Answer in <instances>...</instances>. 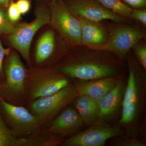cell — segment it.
<instances>
[{"mask_svg":"<svg viewBox=\"0 0 146 146\" xmlns=\"http://www.w3.org/2000/svg\"><path fill=\"white\" fill-rule=\"evenodd\" d=\"M36 4L34 20L30 23H22L15 26L8 39L11 46L28 63H30V49L33 39L39 29L49 24L50 18L48 6L40 3H36Z\"/></svg>","mask_w":146,"mask_h":146,"instance_id":"6da1fadb","label":"cell"},{"mask_svg":"<svg viewBox=\"0 0 146 146\" xmlns=\"http://www.w3.org/2000/svg\"><path fill=\"white\" fill-rule=\"evenodd\" d=\"M78 96L75 86L69 84L54 94L36 99L31 108L39 121L48 119L71 104Z\"/></svg>","mask_w":146,"mask_h":146,"instance_id":"7a4b0ae2","label":"cell"},{"mask_svg":"<svg viewBox=\"0 0 146 146\" xmlns=\"http://www.w3.org/2000/svg\"><path fill=\"white\" fill-rule=\"evenodd\" d=\"M48 5L50 13L49 24L65 39L74 44H81L80 22L67 9L63 1L59 0Z\"/></svg>","mask_w":146,"mask_h":146,"instance_id":"3957f363","label":"cell"},{"mask_svg":"<svg viewBox=\"0 0 146 146\" xmlns=\"http://www.w3.org/2000/svg\"><path fill=\"white\" fill-rule=\"evenodd\" d=\"M63 1L67 9L78 18L97 23L104 20L116 22L123 21L117 13L106 8L96 0H65Z\"/></svg>","mask_w":146,"mask_h":146,"instance_id":"277c9868","label":"cell"},{"mask_svg":"<svg viewBox=\"0 0 146 146\" xmlns=\"http://www.w3.org/2000/svg\"><path fill=\"white\" fill-rule=\"evenodd\" d=\"M5 72V80L1 84L4 94L13 98L23 96L25 93L26 71L16 53L13 52L8 55Z\"/></svg>","mask_w":146,"mask_h":146,"instance_id":"5b68a950","label":"cell"},{"mask_svg":"<svg viewBox=\"0 0 146 146\" xmlns=\"http://www.w3.org/2000/svg\"><path fill=\"white\" fill-rule=\"evenodd\" d=\"M121 133L119 127L106 125H94L77 133L65 141L69 146H102L107 140Z\"/></svg>","mask_w":146,"mask_h":146,"instance_id":"8992f818","label":"cell"},{"mask_svg":"<svg viewBox=\"0 0 146 146\" xmlns=\"http://www.w3.org/2000/svg\"><path fill=\"white\" fill-rule=\"evenodd\" d=\"M60 72L71 77L89 80L108 77L114 75L116 69L111 65L92 61L72 63L60 69Z\"/></svg>","mask_w":146,"mask_h":146,"instance_id":"52a82bcc","label":"cell"},{"mask_svg":"<svg viewBox=\"0 0 146 146\" xmlns=\"http://www.w3.org/2000/svg\"><path fill=\"white\" fill-rule=\"evenodd\" d=\"M0 103L9 121L16 132L28 134L39 127V119L25 108L10 104L1 96H0Z\"/></svg>","mask_w":146,"mask_h":146,"instance_id":"ba28073f","label":"cell"},{"mask_svg":"<svg viewBox=\"0 0 146 146\" xmlns=\"http://www.w3.org/2000/svg\"><path fill=\"white\" fill-rule=\"evenodd\" d=\"M144 36L143 33L135 28L121 27L110 35L106 48L119 55H125Z\"/></svg>","mask_w":146,"mask_h":146,"instance_id":"9c48e42d","label":"cell"},{"mask_svg":"<svg viewBox=\"0 0 146 146\" xmlns=\"http://www.w3.org/2000/svg\"><path fill=\"white\" fill-rule=\"evenodd\" d=\"M70 84L68 79L62 76L45 73L35 78L32 82L30 94L33 100L50 96Z\"/></svg>","mask_w":146,"mask_h":146,"instance_id":"30bf717a","label":"cell"},{"mask_svg":"<svg viewBox=\"0 0 146 146\" xmlns=\"http://www.w3.org/2000/svg\"><path fill=\"white\" fill-rule=\"evenodd\" d=\"M84 123L76 109L69 107L64 110L54 121L50 130L61 136H68L81 130Z\"/></svg>","mask_w":146,"mask_h":146,"instance_id":"8fae6325","label":"cell"},{"mask_svg":"<svg viewBox=\"0 0 146 146\" xmlns=\"http://www.w3.org/2000/svg\"><path fill=\"white\" fill-rule=\"evenodd\" d=\"M119 81L116 77H108L79 82L75 86L78 95H85L99 100L115 87Z\"/></svg>","mask_w":146,"mask_h":146,"instance_id":"7c38bea8","label":"cell"},{"mask_svg":"<svg viewBox=\"0 0 146 146\" xmlns=\"http://www.w3.org/2000/svg\"><path fill=\"white\" fill-rule=\"evenodd\" d=\"M136 80L132 70L129 72L128 81L122 102V115L120 122L130 123L136 115L138 103Z\"/></svg>","mask_w":146,"mask_h":146,"instance_id":"4fadbf2b","label":"cell"},{"mask_svg":"<svg viewBox=\"0 0 146 146\" xmlns=\"http://www.w3.org/2000/svg\"><path fill=\"white\" fill-rule=\"evenodd\" d=\"M81 28V42L82 44L96 47L103 44L106 35L104 31L97 23L78 18Z\"/></svg>","mask_w":146,"mask_h":146,"instance_id":"5bb4252c","label":"cell"},{"mask_svg":"<svg viewBox=\"0 0 146 146\" xmlns=\"http://www.w3.org/2000/svg\"><path fill=\"white\" fill-rule=\"evenodd\" d=\"M76 109L87 125L92 124L98 117V100L85 95H78L76 99Z\"/></svg>","mask_w":146,"mask_h":146,"instance_id":"9a60e30c","label":"cell"},{"mask_svg":"<svg viewBox=\"0 0 146 146\" xmlns=\"http://www.w3.org/2000/svg\"><path fill=\"white\" fill-rule=\"evenodd\" d=\"M121 82L118 81L116 86L111 91L98 100V117L103 118L113 114L118 107L122 91Z\"/></svg>","mask_w":146,"mask_h":146,"instance_id":"2e32d148","label":"cell"},{"mask_svg":"<svg viewBox=\"0 0 146 146\" xmlns=\"http://www.w3.org/2000/svg\"><path fill=\"white\" fill-rule=\"evenodd\" d=\"M55 46L54 32L52 30L45 32L36 45L35 55L36 63L40 64L48 59L54 52Z\"/></svg>","mask_w":146,"mask_h":146,"instance_id":"e0dca14e","label":"cell"},{"mask_svg":"<svg viewBox=\"0 0 146 146\" xmlns=\"http://www.w3.org/2000/svg\"><path fill=\"white\" fill-rule=\"evenodd\" d=\"M29 142L25 139L17 138L5 123L0 114V146H21L30 145Z\"/></svg>","mask_w":146,"mask_h":146,"instance_id":"ac0fdd59","label":"cell"},{"mask_svg":"<svg viewBox=\"0 0 146 146\" xmlns=\"http://www.w3.org/2000/svg\"><path fill=\"white\" fill-rule=\"evenodd\" d=\"M106 8L126 17H130L132 9L120 0H96Z\"/></svg>","mask_w":146,"mask_h":146,"instance_id":"d6986e66","label":"cell"},{"mask_svg":"<svg viewBox=\"0 0 146 146\" xmlns=\"http://www.w3.org/2000/svg\"><path fill=\"white\" fill-rule=\"evenodd\" d=\"M15 26L9 20L4 8L0 6V34H10L13 31Z\"/></svg>","mask_w":146,"mask_h":146,"instance_id":"ffe728a7","label":"cell"},{"mask_svg":"<svg viewBox=\"0 0 146 146\" xmlns=\"http://www.w3.org/2000/svg\"><path fill=\"white\" fill-rule=\"evenodd\" d=\"M7 16L11 22L14 23L21 19V13L17 7L16 2L12 0L7 7Z\"/></svg>","mask_w":146,"mask_h":146,"instance_id":"44dd1931","label":"cell"},{"mask_svg":"<svg viewBox=\"0 0 146 146\" xmlns=\"http://www.w3.org/2000/svg\"><path fill=\"white\" fill-rule=\"evenodd\" d=\"M10 53V49L6 48L3 46L1 41L0 39V84L3 83L5 76L3 68V63L6 56H8Z\"/></svg>","mask_w":146,"mask_h":146,"instance_id":"7402d4cb","label":"cell"},{"mask_svg":"<svg viewBox=\"0 0 146 146\" xmlns=\"http://www.w3.org/2000/svg\"><path fill=\"white\" fill-rule=\"evenodd\" d=\"M138 59L145 70L146 69V48L145 46L136 44L134 46Z\"/></svg>","mask_w":146,"mask_h":146,"instance_id":"603a6c76","label":"cell"},{"mask_svg":"<svg viewBox=\"0 0 146 146\" xmlns=\"http://www.w3.org/2000/svg\"><path fill=\"white\" fill-rule=\"evenodd\" d=\"M130 17L144 25H146V10H132Z\"/></svg>","mask_w":146,"mask_h":146,"instance_id":"cb8c5ba5","label":"cell"},{"mask_svg":"<svg viewBox=\"0 0 146 146\" xmlns=\"http://www.w3.org/2000/svg\"><path fill=\"white\" fill-rule=\"evenodd\" d=\"M16 3L21 14H25L28 12L31 6L30 0H18Z\"/></svg>","mask_w":146,"mask_h":146,"instance_id":"d4e9b609","label":"cell"},{"mask_svg":"<svg viewBox=\"0 0 146 146\" xmlns=\"http://www.w3.org/2000/svg\"><path fill=\"white\" fill-rule=\"evenodd\" d=\"M131 6L135 8H142L145 6L146 0H124Z\"/></svg>","mask_w":146,"mask_h":146,"instance_id":"484cf974","label":"cell"},{"mask_svg":"<svg viewBox=\"0 0 146 146\" xmlns=\"http://www.w3.org/2000/svg\"><path fill=\"white\" fill-rule=\"evenodd\" d=\"M34 1L36 3H40L45 4L47 5H49L59 0H34Z\"/></svg>","mask_w":146,"mask_h":146,"instance_id":"4316f807","label":"cell"},{"mask_svg":"<svg viewBox=\"0 0 146 146\" xmlns=\"http://www.w3.org/2000/svg\"><path fill=\"white\" fill-rule=\"evenodd\" d=\"M12 0H0V6L4 8H7Z\"/></svg>","mask_w":146,"mask_h":146,"instance_id":"83f0119b","label":"cell"}]
</instances>
